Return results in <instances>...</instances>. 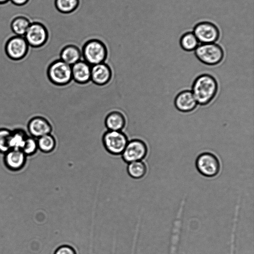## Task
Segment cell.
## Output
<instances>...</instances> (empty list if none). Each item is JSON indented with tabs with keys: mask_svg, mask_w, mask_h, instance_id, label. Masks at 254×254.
<instances>
[{
	"mask_svg": "<svg viewBox=\"0 0 254 254\" xmlns=\"http://www.w3.org/2000/svg\"><path fill=\"white\" fill-rule=\"evenodd\" d=\"M218 90V82L212 75L203 73L194 80L191 92L197 104L201 106L209 104L215 97Z\"/></svg>",
	"mask_w": 254,
	"mask_h": 254,
	"instance_id": "obj_1",
	"label": "cell"
},
{
	"mask_svg": "<svg viewBox=\"0 0 254 254\" xmlns=\"http://www.w3.org/2000/svg\"><path fill=\"white\" fill-rule=\"evenodd\" d=\"M47 74L51 83L57 86L66 85L72 80L71 66L60 59L51 62Z\"/></svg>",
	"mask_w": 254,
	"mask_h": 254,
	"instance_id": "obj_2",
	"label": "cell"
},
{
	"mask_svg": "<svg viewBox=\"0 0 254 254\" xmlns=\"http://www.w3.org/2000/svg\"><path fill=\"white\" fill-rule=\"evenodd\" d=\"M195 55L202 63L208 65H215L223 60L224 53L222 47L214 43L202 44L195 50Z\"/></svg>",
	"mask_w": 254,
	"mask_h": 254,
	"instance_id": "obj_3",
	"label": "cell"
},
{
	"mask_svg": "<svg viewBox=\"0 0 254 254\" xmlns=\"http://www.w3.org/2000/svg\"><path fill=\"white\" fill-rule=\"evenodd\" d=\"M128 140L127 135L122 131L107 130L102 137L104 148L113 155H121Z\"/></svg>",
	"mask_w": 254,
	"mask_h": 254,
	"instance_id": "obj_4",
	"label": "cell"
},
{
	"mask_svg": "<svg viewBox=\"0 0 254 254\" xmlns=\"http://www.w3.org/2000/svg\"><path fill=\"white\" fill-rule=\"evenodd\" d=\"M195 167L198 172L203 176L213 178L219 173L221 163L218 158L214 154L204 152L197 157Z\"/></svg>",
	"mask_w": 254,
	"mask_h": 254,
	"instance_id": "obj_5",
	"label": "cell"
},
{
	"mask_svg": "<svg viewBox=\"0 0 254 254\" xmlns=\"http://www.w3.org/2000/svg\"><path fill=\"white\" fill-rule=\"evenodd\" d=\"M82 60L91 66L105 63L107 58V51L104 45L97 40L87 42L84 46Z\"/></svg>",
	"mask_w": 254,
	"mask_h": 254,
	"instance_id": "obj_6",
	"label": "cell"
},
{
	"mask_svg": "<svg viewBox=\"0 0 254 254\" xmlns=\"http://www.w3.org/2000/svg\"><path fill=\"white\" fill-rule=\"evenodd\" d=\"M29 46L24 36L13 35L5 42L4 52L12 61H20L24 59L29 52Z\"/></svg>",
	"mask_w": 254,
	"mask_h": 254,
	"instance_id": "obj_7",
	"label": "cell"
},
{
	"mask_svg": "<svg viewBox=\"0 0 254 254\" xmlns=\"http://www.w3.org/2000/svg\"><path fill=\"white\" fill-rule=\"evenodd\" d=\"M148 153L146 143L138 138L128 140L121 155L123 160L127 164L132 162L142 161Z\"/></svg>",
	"mask_w": 254,
	"mask_h": 254,
	"instance_id": "obj_8",
	"label": "cell"
},
{
	"mask_svg": "<svg viewBox=\"0 0 254 254\" xmlns=\"http://www.w3.org/2000/svg\"><path fill=\"white\" fill-rule=\"evenodd\" d=\"M24 37L30 47L39 48L47 41V30L42 23L33 21L30 24Z\"/></svg>",
	"mask_w": 254,
	"mask_h": 254,
	"instance_id": "obj_9",
	"label": "cell"
},
{
	"mask_svg": "<svg viewBox=\"0 0 254 254\" xmlns=\"http://www.w3.org/2000/svg\"><path fill=\"white\" fill-rule=\"evenodd\" d=\"M193 33L198 41L202 44L213 43L219 39L220 35L218 27L208 21L196 24L193 29Z\"/></svg>",
	"mask_w": 254,
	"mask_h": 254,
	"instance_id": "obj_10",
	"label": "cell"
},
{
	"mask_svg": "<svg viewBox=\"0 0 254 254\" xmlns=\"http://www.w3.org/2000/svg\"><path fill=\"white\" fill-rule=\"evenodd\" d=\"M27 127L30 135L36 138L51 133L53 131L52 125L49 120L40 116H35L30 119Z\"/></svg>",
	"mask_w": 254,
	"mask_h": 254,
	"instance_id": "obj_11",
	"label": "cell"
},
{
	"mask_svg": "<svg viewBox=\"0 0 254 254\" xmlns=\"http://www.w3.org/2000/svg\"><path fill=\"white\" fill-rule=\"evenodd\" d=\"M113 73L109 64L102 63L91 67L90 81L98 86L107 84L111 80Z\"/></svg>",
	"mask_w": 254,
	"mask_h": 254,
	"instance_id": "obj_12",
	"label": "cell"
},
{
	"mask_svg": "<svg viewBox=\"0 0 254 254\" xmlns=\"http://www.w3.org/2000/svg\"><path fill=\"white\" fill-rule=\"evenodd\" d=\"M198 104L191 91L185 90L179 92L174 99V105L180 112L189 113L193 111Z\"/></svg>",
	"mask_w": 254,
	"mask_h": 254,
	"instance_id": "obj_13",
	"label": "cell"
},
{
	"mask_svg": "<svg viewBox=\"0 0 254 254\" xmlns=\"http://www.w3.org/2000/svg\"><path fill=\"white\" fill-rule=\"evenodd\" d=\"M4 154L3 162L11 171H18L25 166L27 156L20 149H10Z\"/></svg>",
	"mask_w": 254,
	"mask_h": 254,
	"instance_id": "obj_14",
	"label": "cell"
},
{
	"mask_svg": "<svg viewBox=\"0 0 254 254\" xmlns=\"http://www.w3.org/2000/svg\"><path fill=\"white\" fill-rule=\"evenodd\" d=\"M71 66L72 79L79 84H85L90 81L91 66L83 60Z\"/></svg>",
	"mask_w": 254,
	"mask_h": 254,
	"instance_id": "obj_15",
	"label": "cell"
},
{
	"mask_svg": "<svg viewBox=\"0 0 254 254\" xmlns=\"http://www.w3.org/2000/svg\"><path fill=\"white\" fill-rule=\"evenodd\" d=\"M104 124L108 130L122 131L126 124V116L119 110H113L106 116Z\"/></svg>",
	"mask_w": 254,
	"mask_h": 254,
	"instance_id": "obj_16",
	"label": "cell"
},
{
	"mask_svg": "<svg viewBox=\"0 0 254 254\" xmlns=\"http://www.w3.org/2000/svg\"><path fill=\"white\" fill-rule=\"evenodd\" d=\"M31 21L26 16L18 14L11 20L10 28L14 35L19 36H24Z\"/></svg>",
	"mask_w": 254,
	"mask_h": 254,
	"instance_id": "obj_17",
	"label": "cell"
},
{
	"mask_svg": "<svg viewBox=\"0 0 254 254\" xmlns=\"http://www.w3.org/2000/svg\"><path fill=\"white\" fill-rule=\"evenodd\" d=\"M60 59L64 62L71 66L80 60H82V53L75 46L68 45L65 47L62 50Z\"/></svg>",
	"mask_w": 254,
	"mask_h": 254,
	"instance_id": "obj_18",
	"label": "cell"
},
{
	"mask_svg": "<svg viewBox=\"0 0 254 254\" xmlns=\"http://www.w3.org/2000/svg\"><path fill=\"white\" fill-rule=\"evenodd\" d=\"M28 135L26 131L22 128L11 130L9 140L10 149L21 150Z\"/></svg>",
	"mask_w": 254,
	"mask_h": 254,
	"instance_id": "obj_19",
	"label": "cell"
},
{
	"mask_svg": "<svg viewBox=\"0 0 254 254\" xmlns=\"http://www.w3.org/2000/svg\"><path fill=\"white\" fill-rule=\"evenodd\" d=\"M37 140L38 149L42 152L51 153L56 147L57 141L55 137L52 133L42 136L37 138Z\"/></svg>",
	"mask_w": 254,
	"mask_h": 254,
	"instance_id": "obj_20",
	"label": "cell"
},
{
	"mask_svg": "<svg viewBox=\"0 0 254 254\" xmlns=\"http://www.w3.org/2000/svg\"><path fill=\"white\" fill-rule=\"evenodd\" d=\"M147 171V166L142 160L129 163L127 166L128 175L135 179L143 178L146 175Z\"/></svg>",
	"mask_w": 254,
	"mask_h": 254,
	"instance_id": "obj_21",
	"label": "cell"
},
{
	"mask_svg": "<svg viewBox=\"0 0 254 254\" xmlns=\"http://www.w3.org/2000/svg\"><path fill=\"white\" fill-rule=\"evenodd\" d=\"M180 43L181 48L186 51L195 50L198 46L199 41L193 33L188 32L181 37Z\"/></svg>",
	"mask_w": 254,
	"mask_h": 254,
	"instance_id": "obj_22",
	"label": "cell"
},
{
	"mask_svg": "<svg viewBox=\"0 0 254 254\" xmlns=\"http://www.w3.org/2000/svg\"><path fill=\"white\" fill-rule=\"evenodd\" d=\"M78 0H56L55 5L60 12L69 13L73 11L77 6Z\"/></svg>",
	"mask_w": 254,
	"mask_h": 254,
	"instance_id": "obj_23",
	"label": "cell"
},
{
	"mask_svg": "<svg viewBox=\"0 0 254 254\" xmlns=\"http://www.w3.org/2000/svg\"><path fill=\"white\" fill-rule=\"evenodd\" d=\"M38 150L37 138L28 135L21 150L27 156L34 155Z\"/></svg>",
	"mask_w": 254,
	"mask_h": 254,
	"instance_id": "obj_24",
	"label": "cell"
},
{
	"mask_svg": "<svg viewBox=\"0 0 254 254\" xmlns=\"http://www.w3.org/2000/svg\"><path fill=\"white\" fill-rule=\"evenodd\" d=\"M11 130L6 127L0 128V153L4 154L10 149L9 140Z\"/></svg>",
	"mask_w": 254,
	"mask_h": 254,
	"instance_id": "obj_25",
	"label": "cell"
},
{
	"mask_svg": "<svg viewBox=\"0 0 254 254\" xmlns=\"http://www.w3.org/2000/svg\"><path fill=\"white\" fill-rule=\"evenodd\" d=\"M54 254H76V253L71 246L63 245L57 248Z\"/></svg>",
	"mask_w": 254,
	"mask_h": 254,
	"instance_id": "obj_26",
	"label": "cell"
},
{
	"mask_svg": "<svg viewBox=\"0 0 254 254\" xmlns=\"http://www.w3.org/2000/svg\"><path fill=\"white\" fill-rule=\"evenodd\" d=\"M9 1L14 5L21 6L27 4L29 0H9Z\"/></svg>",
	"mask_w": 254,
	"mask_h": 254,
	"instance_id": "obj_27",
	"label": "cell"
},
{
	"mask_svg": "<svg viewBox=\"0 0 254 254\" xmlns=\"http://www.w3.org/2000/svg\"><path fill=\"white\" fill-rule=\"evenodd\" d=\"M9 0H0V4H3L8 2Z\"/></svg>",
	"mask_w": 254,
	"mask_h": 254,
	"instance_id": "obj_28",
	"label": "cell"
}]
</instances>
